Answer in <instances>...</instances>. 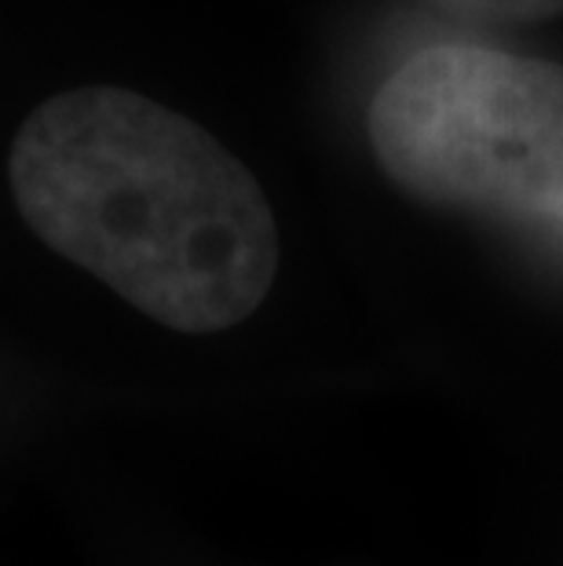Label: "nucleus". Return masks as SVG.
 Returning a JSON list of instances; mask_svg holds the SVG:
<instances>
[{"instance_id":"2","label":"nucleus","mask_w":563,"mask_h":566,"mask_svg":"<svg viewBox=\"0 0 563 566\" xmlns=\"http://www.w3.org/2000/svg\"><path fill=\"white\" fill-rule=\"evenodd\" d=\"M369 150L428 209L563 227V66L483 44L403 59L366 111Z\"/></svg>"},{"instance_id":"1","label":"nucleus","mask_w":563,"mask_h":566,"mask_svg":"<svg viewBox=\"0 0 563 566\" xmlns=\"http://www.w3.org/2000/svg\"><path fill=\"white\" fill-rule=\"evenodd\" d=\"M8 184L48 249L176 333H223L268 300L279 227L257 176L190 117L85 84L19 125Z\"/></svg>"},{"instance_id":"3","label":"nucleus","mask_w":563,"mask_h":566,"mask_svg":"<svg viewBox=\"0 0 563 566\" xmlns=\"http://www.w3.org/2000/svg\"><path fill=\"white\" fill-rule=\"evenodd\" d=\"M453 19L494 22V27H534L563 15V0H425Z\"/></svg>"}]
</instances>
